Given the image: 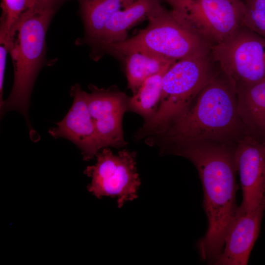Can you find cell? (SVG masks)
<instances>
[{
	"mask_svg": "<svg viewBox=\"0 0 265 265\" xmlns=\"http://www.w3.org/2000/svg\"><path fill=\"white\" fill-rule=\"evenodd\" d=\"M172 154L187 159L198 171L208 226L197 247L201 259L212 264L222 251L225 235L238 208L234 152L220 143L202 142L178 148Z\"/></svg>",
	"mask_w": 265,
	"mask_h": 265,
	"instance_id": "1",
	"label": "cell"
},
{
	"mask_svg": "<svg viewBox=\"0 0 265 265\" xmlns=\"http://www.w3.org/2000/svg\"><path fill=\"white\" fill-rule=\"evenodd\" d=\"M242 129L246 131L236 91L222 74L216 73L184 113L163 131L146 137L145 142L162 153L172 154L194 144L223 142Z\"/></svg>",
	"mask_w": 265,
	"mask_h": 265,
	"instance_id": "2",
	"label": "cell"
},
{
	"mask_svg": "<svg viewBox=\"0 0 265 265\" xmlns=\"http://www.w3.org/2000/svg\"><path fill=\"white\" fill-rule=\"evenodd\" d=\"M59 8L33 3L19 19L9 52L14 66V83L9 97L0 106L1 116L17 110L29 124L27 110L35 79L45 59L47 32Z\"/></svg>",
	"mask_w": 265,
	"mask_h": 265,
	"instance_id": "3",
	"label": "cell"
},
{
	"mask_svg": "<svg viewBox=\"0 0 265 265\" xmlns=\"http://www.w3.org/2000/svg\"><path fill=\"white\" fill-rule=\"evenodd\" d=\"M148 26L134 36L109 45L99 53L122 57L135 51L177 61L211 52L212 47L174 10L163 7L151 17Z\"/></svg>",
	"mask_w": 265,
	"mask_h": 265,
	"instance_id": "4",
	"label": "cell"
},
{
	"mask_svg": "<svg viewBox=\"0 0 265 265\" xmlns=\"http://www.w3.org/2000/svg\"><path fill=\"white\" fill-rule=\"evenodd\" d=\"M211 52L185 58L165 73L158 108L154 116L136 132L142 139L165 129L188 108L202 88L216 74Z\"/></svg>",
	"mask_w": 265,
	"mask_h": 265,
	"instance_id": "5",
	"label": "cell"
},
{
	"mask_svg": "<svg viewBox=\"0 0 265 265\" xmlns=\"http://www.w3.org/2000/svg\"><path fill=\"white\" fill-rule=\"evenodd\" d=\"M211 53L235 90L265 79V39L244 26L212 46Z\"/></svg>",
	"mask_w": 265,
	"mask_h": 265,
	"instance_id": "6",
	"label": "cell"
},
{
	"mask_svg": "<svg viewBox=\"0 0 265 265\" xmlns=\"http://www.w3.org/2000/svg\"><path fill=\"white\" fill-rule=\"evenodd\" d=\"M212 47L242 26L244 0H163Z\"/></svg>",
	"mask_w": 265,
	"mask_h": 265,
	"instance_id": "7",
	"label": "cell"
},
{
	"mask_svg": "<svg viewBox=\"0 0 265 265\" xmlns=\"http://www.w3.org/2000/svg\"><path fill=\"white\" fill-rule=\"evenodd\" d=\"M136 153L123 149L113 154L107 147L96 155L97 162L84 173L91 178L88 191L95 196L117 198L118 208L137 196L140 181L136 167Z\"/></svg>",
	"mask_w": 265,
	"mask_h": 265,
	"instance_id": "8",
	"label": "cell"
},
{
	"mask_svg": "<svg viewBox=\"0 0 265 265\" xmlns=\"http://www.w3.org/2000/svg\"><path fill=\"white\" fill-rule=\"evenodd\" d=\"M88 87V109L103 148L126 146L122 118L128 111L129 97L116 87L100 88L93 84Z\"/></svg>",
	"mask_w": 265,
	"mask_h": 265,
	"instance_id": "9",
	"label": "cell"
},
{
	"mask_svg": "<svg viewBox=\"0 0 265 265\" xmlns=\"http://www.w3.org/2000/svg\"><path fill=\"white\" fill-rule=\"evenodd\" d=\"M234 154L242 194L238 210L252 212L263 204L265 195V143L247 133Z\"/></svg>",
	"mask_w": 265,
	"mask_h": 265,
	"instance_id": "10",
	"label": "cell"
},
{
	"mask_svg": "<svg viewBox=\"0 0 265 265\" xmlns=\"http://www.w3.org/2000/svg\"><path fill=\"white\" fill-rule=\"evenodd\" d=\"M70 94L73 98L71 107L49 132L55 138L63 137L72 141L81 150L83 159L88 160L103 147L88 109V93L76 83L72 86Z\"/></svg>",
	"mask_w": 265,
	"mask_h": 265,
	"instance_id": "11",
	"label": "cell"
},
{
	"mask_svg": "<svg viewBox=\"0 0 265 265\" xmlns=\"http://www.w3.org/2000/svg\"><path fill=\"white\" fill-rule=\"evenodd\" d=\"M265 207L262 204L252 212L238 210L226 232L222 252L213 265H246L259 234Z\"/></svg>",
	"mask_w": 265,
	"mask_h": 265,
	"instance_id": "12",
	"label": "cell"
},
{
	"mask_svg": "<svg viewBox=\"0 0 265 265\" xmlns=\"http://www.w3.org/2000/svg\"><path fill=\"white\" fill-rule=\"evenodd\" d=\"M163 0H133L118 11L108 20L98 36L87 45L91 48L93 58L109 45L122 42L127 38L128 31L141 22L148 20L164 6Z\"/></svg>",
	"mask_w": 265,
	"mask_h": 265,
	"instance_id": "13",
	"label": "cell"
},
{
	"mask_svg": "<svg viewBox=\"0 0 265 265\" xmlns=\"http://www.w3.org/2000/svg\"><path fill=\"white\" fill-rule=\"evenodd\" d=\"M240 117L249 134L265 142V79L235 89Z\"/></svg>",
	"mask_w": 265,
	"mask_h": 265,
	"instance_id": "14",
	"label": "cell"
},
{
	"mask_svg": "<svg viewBox=\"0 0 265 265\" xmlns=\"http://www.w3.org/2000/svg\"><path fill=\"white\" fill-rule=\"evenodd\" d=\"M79 14L82 20L84 37L77 44H88L99 35L108 20L118 11L133 0H77Z\"/></svg>",
	"mask_w": 265,
	"mask_h": 265,
	"instance_id": "15",
	"label": "cell"
},
{
	"mask_svg": "<svg viewBox=\"0 0 265 265\" xmlns=\"http://www.w3.org/2000/svg\"><path fill=\"white\" fill-rule=\"evenodd\" d=\"M121 58L125 63L128 87L132 94L147 78L176 62L139 51L129 53Z\"/></svg>",
	"mask_w": 265,
	"mask_h": 265,
	"instance_id": "16",
	"label": "cell"
},
{
	"mask_svg": "<svg viewBox=\"0 0 265 265\" xmlns=\"http://www.w3.org/2000/svg\"><path fill=\"white\" fill-rule=\"evenodd\" d=\"M170 67H165L147 78L132 96L129 97L128 111L140 115L144 122L149 121L157 110L161 96L162 79Z\"/></svg>",
	"mask_w": 265,
	"mask_h": 265,
	"instance_id": "17",
	"label": "cell"
},
{
	"mask_svg": "<svg viewBox=\"0 0 265 265\" xmlns=\"http://www.w3.org/2000/svg\"><path fill=\"white\" fill-rule=\"evenodd\" d=\"M31 0H2L0 26V43L10 47L15 35L16 24L28 8Z\"/></svg>",
	"mask_w": 265,
	"mask_h": 265,
	"instance_id": "18",
	"label": "cell"
},
{
	"mask_svg": "<svg viewBox=\"0 0 265 265\" xmlns=\"http://www.w3.org/2000/svg\"><path fill=\"white\" fill-rule=\"evenodd\" d=\"M242 26L265 39V0H244Z\"/></svg>",
	"mask_w": 265,
	"mask_h": 265,
	"instance_id": "19",
	"label": "cell"
},
{
	"mask_svg": "<svg viewBox=\"0 0 265 265\" xmlns=\"http://www.w3.org/2000/svg\"><path fill=\"white\" fill-rule=\"evenodd\" d=\"M9 53V49L5 45L0 43V105L3 101V89L4 73L6 67L7 54Z\"/></svg>",
	"mask_w": 265,
	"mask_h": 265,
	"instance_id": "20",
	"label": "cell"
},
{
	"mask_svg": "<svg viewBox=\"0 0 265 265\" xmlns=\"http://www.w3.org/2000/svg\"><path fill=\"white\" fill-rule=\"evenodd\" d=\"M65 1L66 0H31L30 5L38 3L60 7Z\"/></svg>",
	"mask_w": 265,
	"mask_h": 265,
	"instance_id": "21",
	"label": "cell"
},
{
	"mask_svg": "<svg viewBox=\"0 0 265 265\" xmlns=\"http://www.w3.org/2000/svg\"><path fill=\"white\" fill-rule=\"evenodd\" d=\"M263 204L265 205V195L264 198V199H263Z\"/></svg>",
	"mask_w": 265,
	"mask_h": 265,
	"instance_id": "22",
	"label": "cell"
},
{
	"mask_svg": "<svg viewBox=\"0 0 265 265\" xmlns=\"http://www.w3.org/2000/svg\"></svg>",
	"mask_w": 265,
	"mask_h": 265,
	"instance_id": "23",
	"label": "cell"
}]
</instances>
